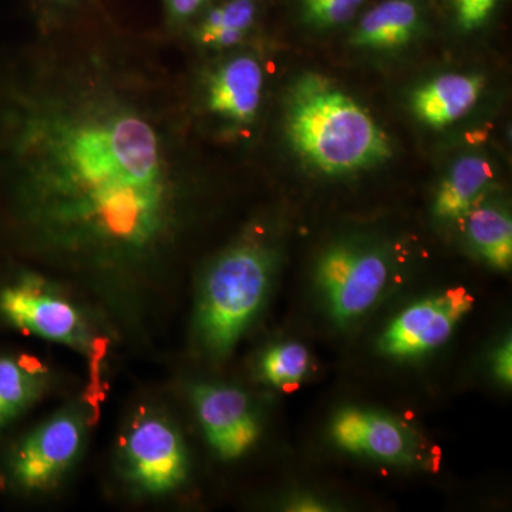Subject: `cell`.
Returning a JSON list of instances; mask_svg holds the SVG:
<instances>
[{
    "label": "cell",
    "mask_w": 512,
    "mask_h": 512,
    "mask_svg": "<svg viewBox=\"0 0 512 512\" xmlns=\"http://www.w3.org/2000/svg\"><path fill=\"white\" fill-rule=\"evenodd\" d=\"M190 126L156 46L46 33L0 90V185L23 247L128 319L190 225Z\"/></svg>",
    "instance_id": "cell-1"
},
{
    "label": "cell",
    "mask_w": 512,
    "mask_h": 512,
    "mask_svg": "<svg viewBox=\"0 0 512 512\" xmlns=\"http://www.w3.org/2000/svg\"><path fill=\"white\" fill-rule=\"evenodd\" d=\"M286 141L303 163L320 174L342 177L389 161V134L363 104L328 77L303 73L284 97Z\"/></svg>",
    "instance_id": "cell-2"
},
{
    "label": "cell",
    "mask_w": 512,
    "mask_h": 512,
    "mask_svg": "<svg viewBox=\"0 0 512 512\" xmlns=\"http://www.w3.org/2000/svg\"><path fill=\"white\" fill-rule=\"evenodd\" d=\"M279 252L258 227L249 228L211 259L201 278L194 338L210 359L234 350L264 306Z\"/></svg>",
    "instance_id": "cell-3"
},
{
    "label": "cell",
    "mask_w": 512,
    "mask_h": 512,
    "mask_svg": "<svg viewBox=\"0 0 512 512\" xmlns=\"http://www.w3.org/2000/svg\"><path fill=\"white\" fill-rule=\"evenodd\" d=\"M265 92L264 57L252 43L204 57L184 89L188 121L228 143L247 140L261 119Z\"/></svg>",
    "instance_id": "cell-4"
},
{
    "label": "cell",
    "mask_w": 512,
    "mask_h": 512,
    "mask_svg": "<svg viewBox=\"0 0 512 512\" xmlns=\"http://www.w3.org/2000/svg\"><path fill=\"white\" fill-rule=\"evenodd\" d=\"M0 315L29 335L92 355L99 343L92 319L79 303L39 274L19 275L0 289Z\"/></svg>",
    "instance_id": "cell-5"
},
{
    "label": "cell",
    "mask_w": 512,
    "mask_h": 512,
    "mask_svg": "<svg viewBox=\"0 0 512 512\" xmlns=\"http://www.w3.org/2000/svg\"><path fill=\"white\" fill-rule=\"evenodd\" d=\"M390 268L386 249L373 242L346 239L330 245L315 278L332 318L343 325L370 311L389 282Z\"/></svg>",
    "instance_id": "cell-6"
},
{
    "label": "cell",
    "mask_w": 512,
    "mask_h": 512,
    "mask_svg": "<svg viewBox=\"0 0 512 512\" xmlns=\"http://www.w3.org/2000/svg\"><path fill=\"white\" fill-rule=\"evenodd\" d=\"M121 473L140 494L174 493L190 470L187 447L173 421L157 412H140L121 434Z\"/></svg>",
    "instance_id": "cell-7"
},
{
    "label": "cell",
    "mask_w": 512,
    "mask_h": 512,
    "mask_svg": "<svg viewBox=\"0 0 512 512\" xmlns=\"http://www.w3.org/2000/svg\"><path fill=\"white\" fill-rule=\"evenodd\" d=\"M89 433L83 404H70L30 431L10 460L13 480L30 493L52 490L82 457Z\"/></svg>",
    "instance_id": "cell-8"
},
{
    "label": "cell",
    "mask_w": 512,
    "mask_h": 512,
    "mask_svg": "<svg viewBox=\"0 0 512 512\" xmlns=\"http://www.w3.org/2000/svg\"><path fill=\"white\" fill-rule=\"evenodd\" d=\"M466 289H448L407 306L384 330L380 349L394 357L423 355L450 339L461 319L473 308Z\"/></svg>",
    "instance_id": "cell-9"
},
{
    "label": "cell",
    "mask_w": 512,
    "mask_h": 512,
    "mask_svg": "<svg viewBox=\"0 0 512 512\" xmlns=\"http://www.w3.org/2000/svg\"><path fill=\"white\" fill-rule=\"evenodd\" d=\"M191 402L218 456L235 460L254 446L259 424L247 393L227 384L201 383L192 387Z\"/></svg>",
    "instance_id": "cell-10"
},
{
    "label": "cell",
    "mask_w": 512,
    "mask_h": 512,
    "mask_svg": "<svg viewBox=\"0 0 512 512\" xmlns=\"http://www.w3.org/2000/svg\"><path fill=\"white\" fill-rule=\"evenodd\" d=\"M332 437L345 450L387 463H413L416 458L412 433L384 414L362 409L342 410L333 420Z\"/></svg>",
    "instance_id": "cell-11"
},
{
    "label": "cell",
    "mask_w": 512,
    "mask_h": 512,
    "mask_svg": "<svg viewBox=\"0 0 512 512\" xmlns=\"http://www.w3.org/2000/svg\"><path fill=\"white\" fill-rule=\"evenodd\" d=\"M261 13V0H221L211 3L183 33L202 59L222 55L252 43Z\"/></svg>",
    "instance_id": "cell-12"
},
{
    "label": "cell",
    "mask_w": 512,
    "mask_h": 512,
    "mask_svg": "<svg viewBox=\"0 0 512 512\" xmlns=\"http://www.w3.org/2000/svg\"><path fill=\"white\" fill-rule=\"evenodd\" d=\"M356 19L349 43L362 52H396L413 45L426 29L420 0H382Z\"/></svg>",
    "instance_id": "cell-13"
},
{
    "label": "cell",
    "mask_w": 512,
    "mask_h": 512,
    "mask_svg": "<svg viewBox=\"0 0 512 512\" xmlns=\"http://www.w3.org/2000/svg\"><path fill=\"white\" fill-rule=\"evenodd\" d=\"M485 84L483 74H437L413 90L410 109L424 126L440 130L464 119L477 106Z\"/></svg>",
    "instance_id": "cell-14"
},
{
    "label": "cell",
    "mask_w": 512,
    "mask_h": 512,
    "mask_svg": "<svg viewBox=\"0 0 512 512\" xmlns=\"http://www.w3.org/2000/svg\"><path fill=\"white\" fill-rule=\"evenodd\" d=\"M495 178L493 161L480 153L457 157L441 178L433 201V214L440 222H457L484 197Z\"/></svg>",
    "instance_id": "cell-15"
},
{
    "label": "cell",
    "mask_w": 512,
    "mask_h": 512,
    "mask_svg": "<svg viewBox=\"0 0 512 512\" xmlns=\"http://www.w3.org/2000/svg\"><path fill=\"white\" fill-rule=\"evenodd\" d=\"M468 244L485 262L497 269L512 264V220L507 205L494 198L477 201L461 220Z\"/></svg>",
    "instance_id": "cell-16"
},
{
    "label": "cell",
    "mask_w": 512,
    "mask_h": 512,
    "mask_svg": "<svg viewBox=\"0 0 512 512\" xmlns=\"http://www.w3.org/2000/svg\"><path fill=\"white\" fill-rule=\"evenodd\" d=\"M49 382L47 369L16 357L0 356V427L33 406Z\"/></svg>",
    "instance_id": "cell-17"
},
{
    "label": "cell",
    "mask_w": 512,
    "mask_h": 512,
    "mask_svg": "<svg viewBox=\"0 0 512 512\" xmlns=\"http://www.w3.org/2000/svg\"><path fill=\"white\" fill-rule=\"evenodd\" d=\"M309 355L299 343H281L268 350L261 359V375L276 387L296 386L308 372Z\"/></svg>",
    "instance_id": "cell-18"
},
{
    "label": "cell",
    "mask_w": 512,
    "mask_h": 512,
    "mask_svg": "<svg viewBox=\"0 0 512 512\" xmlns=\"http://www.w3.org/2000/svg\"><path fill=\"white\" fill-rule=\"evenodd\" d=\"M367 0H296L303 25L315 32H333L359 16Z\"/></svg>",
    "instance_id": "cell-19"
},
{
    "label": "cell",
    "mask_w": 512,
    "mask_h": 512,
    "mask_svg": "<svg viewBox=\"0 0 512 512\" xmlns=\"http://www.w3.org/2000/svg\"><path fill=\"white\" fill-rule=\"evenodd\" d=\"M501 0H451L454 23L461 32L483 29L497 10Z\"/></svg>",
    "instance_id": "cell-20"
},
{
    "label": "cell",
    "mask_w": 512,
    "mask_h": 512,
    "mask_svg": "<svg viewBox=\"0 0 512 512\" xmlns=\"http://www.w3.org/2000/svg\"><path fill=\"white\" fill-rule=\"evenodd\" d=\"M211 3L212 0H164L167 28L171 32H184Z\"/></svg>",
    "instance_id": "cell-21"
},
{
    "label": "cell",
    "mask_w": 512,
    "mask_h": 512,
    "mask_svg": "<svg viewBox=\"0 0 512 512\" xmlns=\"http://www.w3.org/2000/svg\"><path fill=\"white\" fill-rule=\"evenodd\" d=\"M494 372L498 380L507 386L512 383V345L511 339L505 340L503 345L495 352Z\"/></svg>",
    "instance_id": "cell-22"
},
{
    "label": "cell",
    "mask_w": 512,
    "mask_h": 512,
    "mask_svg": "<svg viewBox=\"0 0 512 512\" xmlns=\"http://www.w3.org/2000/svg\"><path fill=\"white\" fill-rule=\"evenodd\" d=\"M45 3L52 6V8L62 9L76 5V3H79V0H45Z\"/></svg>",
    "instance_id": "cell-23"
}]
</instances>
